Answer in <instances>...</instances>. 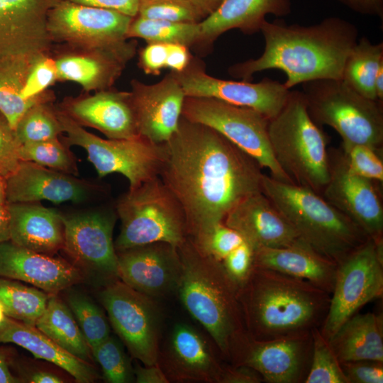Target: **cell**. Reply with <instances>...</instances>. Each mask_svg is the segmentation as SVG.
Returning a JSON list of instances; mask_svg holds the SVG:
<instances>
[{
	"label": "cell",
	"instance_id": "cell-28",
	"mask_svg": "<svg viewBox=\"0 0 383 383\" xmlns=\"http://www.w3.org/2000/svg\"><path fill=\"white\" fill-rule=\"evenodd\" d=\"M291 12V0H223L213 13L200 22L199 46H209L233 29L248 35L257 33L267 15L284 17Z\"/></svg>",
	"mask_w": 383,
	"mask_h": 383
},
{
	"label": "cell",
	"instance_id": "cell-4",
	"mask_svg": "<svg viewBox=\"0 0 383 383\" xmlns=\"http://www.w3.org/2000/svg\"><path fill=\"white\" fill-rule=\"evenodd\" d=\"M177 248L182 264L177 288L181 301L229 361L233 345L247 333L238 287L221 262L200 250L189 237Z\"/></svg>",
	"mask_w": 383,
	"mask_h": 383
},
{
	"label": "cell",
	"instance_id": "cell-30",
	"mask_svg": "<svg viewBox=\"0 0 383 383\" xmlns=\"http://www.w3.org/2000/svg\"><path fill=\"white\" fill-rule=\"evenodd\" d=\"M0 343H12L28 350L38 359L62 368L79 383H90L99 375L91 362L70 353L35 326L8 317L0 327Z\"/></svg>",
	"mask_w": 383,
	"mask_h": 383
},
{
	"label": "cell",
	"instance_id": "cell-47",
	"mask_svg": "<svg viewBox=\"0 0 383 383\" xmlns=\"http://www.w3.org/2000/svg\"><path fill=\"white\" fill-rule=\"evenodd\" d=\"M349 383H382L383 362L355 360L340 362Z\"/></svg>",
	"mask_w": 383,
	"mask_h": 383
},
{
	"label": "cell",
	"instance_id": "cell-29",
	"mask_svg": "<svg viewBox=\"0 0 383 383\" xmlns=\"http://www.w3.org/2000/svg\"><path fill=\"white\" fill-rule=\"evenodd\" d=\"M11 240L24 248L52 255L63 248L62 214L39 202L9 203Z\"/></svg>",
	"mask_w": 383,
	"mask_h": 383
},
{
	"label": "cell",
	"instance_id": "cell-42",
	"mask_svg": "<svg viewBox=\"0 0 383 383\" xmlns=\"http://www.w3.org/2000/svg\"><path fill=\"white\" fill-rule=\"evenodd\" d=\"M138 16L171 22L197 23L206 16L187 0H138Z\"/></svg>",
	"mask_w": 383,
	"mask_h": 383
},
{
	"label": "cell",
	"instance_id": "cell-57",
	"mask_svg": "<svg viewBox=\"0 0 383 383\" xmlns=\"http://www.w3.org/2000/svg\"><path fill=\"white\" fill-rule=\"evenodd\" d=\"M19 379L11 372L5 357L0 353V383H16Z\"/></svg>",
	"mask_w": 383,
	"mask_h": 383
},
{
	"label": "cell",
	"instance_id": "cell-22",
	"mask_svg": "<svg viewBox=\"0 0 383 383\" xmlns=\"http://www.w3.org/2000/svg\"><path fill=\"white\" fill-rule=\"evenodd\" d=\"M55 106L78 125L95 128L109 139L140 135L130 91L111 88L85 92L66 96Z\"/></svg>",
	"mask_w": 383,
	"mask_h": 383
},
{
	"label": "cell",
	"instance_id": "cell-8",
	"mask_svg": "<svg viewBox=\"0 0 383 383\" xmlns=\"http://www.w3.org/2000/svg\"><path fill=\"white\" fill-rule=\"evenodd\" d=\"M115 209L121 222L116 252L155 242L178 247L188 237L182 207L159 177L129 189Z\"/></svg>",
	"mask_w": 383,
	"mask_h": 383
},
{
	"label": "cell",
	"instance_id": "cell-44",
	"mask_svg": "<svg viewBox=\"0 0 383 383\" xmlns=\"http://www.w3.org/2000/svg\"><path fill=\"white\" fill-rule=\"evenodd\" d=\"M244 241L236 231L227 226L224 223H221L193 243L203 252L221 262Z\"/></svg>",
	"mask_w": 383,
	"mask_h": 383
},
{
	"label": "cell",
	"instance_id": "cell-37",
	"mask_svg": "<svg viewBox=\"0 0 383 383\" xmlns=\"http://www.w3.org/2000/svg\"><path fill=\"white\" fill-rule=\"evenodd\" d=\"M14 130L21 145L60 138L64 133L56 107L51 102L31 106L19 119Z\"/></svg>",
	"mask_w": 383,
	"mask_h": 383
},
{
	"label": "cell",
	"instance_id": "cell-20",
	"mask_svg": "<svg viewBox=\"0 0 383 383\" xmlns=\"http://www.w3.org/2000/svg\"><path fill=\"white\" fill-rule=\"evenodd\" d=\"M118 279L152 298L176 290L182 264L177 248L155 242L116 252Z\"/></svg>",
	"mask_w": 383,
	"mask_h": 383
},
{
	"label": "cell",
	"instance_id": "cell-48",
	"mask_svg": "<svg viewBox=\"0 0 383 383\" xmlns=\"http://www.w3.org/2000/svg\"><path fill=\"white\" fill-rule=\"evenodd\" d=\"M167 44L152 43L141 48L138 54V67L147 74L158 75L166 68Z\"/></svg>",
	"mask_w": 383,
	"mask_h": 383
},
{
	"label": "cell",
	"instance_id": "cell-24",
	"mask_svg": "<svg viewBox=\"0 0 383 383\" xmlns=\"http://www.w3.org/2000/svg\"><path fill=\"white\" fill-rule=\"evenodd\" d=\"M9 203H33L48 200L82 203L96 194V185L74 175L55 170L30 161L21 160L6 178Z\"/></svg>",
	"mask_w": 383,
	"mask_h": 383
},
{
	"label": "cell",
	"instance_id": "cell-10",
	"mask_svg": "<svg viewBox=\"0 0 383 383\" xmlns=\"http://www.w3.org/2000/svg\"><path fill=\"white\" fill-rule=\"evenodd\" d=\"M56 110L67 135L61 140L69 147L82 148L99 177L114 172L121 174L128 179L131 189L158 177L162 160V144H155L141 135L103 139Z\"/></svg>",
	"mask_w": 383,
	"mask_h": 383
},
{
	"label": "cell",
	"instance_id": "cell-43",
	"mask_svg": "<svg viewBox=\"0 0 383 383\" xmlns=\"http://www.w3.org/2000/svg\"><path fill=\"white\" fill-rule=\"evenodd\" d=\"M365 145L342 143L341 157L354 173L374 182H383V162L379 152Z\"/></svg>",
	"mask_w": 383,
	"mask_h": 383
},
{
	"label": "cell",
	"instance_id": "cell-12",
	"mask_svg": "<svg viewBox=\"0 0 383 383\" xmlns=\"http://www.w3.org/2000/svg\"><path fill=\"white\" fill-rule=\"evenodd\" d=\"M100 299L130 354L145 365L157 363L161 313L153 298L116 279L101 292Z\"/></svg>",
	"mask_w": 383,
	"mask_h": 383
},
{
	"label": "cell",
	"instance_id": "cell-55",
	"mask_svg": "<svg viewBox=\"0 0 383 383\" xmlns=\"http://www.w3.org/2000/svg\"><path fill=\"white\" fill-rule=\"evenodd\" d=\"M197 7L206 17L213 13L223 0H187Z\"/></svg>",
	"mask_w": 383,
	"mask_h": 383
},
{
	"label": "cell",
	"instance_id": "cell-9",
	"mask_svg": "<svg viewBox=\"0 0 383 383\" xmlns=\"http://www.w3.org/2000/svg\"><path fill=\"white\" fill-rule=\"evenodd\" d=\"M182 116L220 133L267 169L274 179L294 184L274 156L268 135L270 119L258 111L213 98L186 96Z\"/></svg>",
	"mask_w": 383,
	"mask_h": 383
},
{
	"label": "cell",
	"instance_id": "cell-31",
	"mask_svg": "<svg viewBox=\"0 0 383 383\" xmlns=\"http://www.w3.org/2000/svg\"><path fill=\"white\" fill-rule=\"evenodd\" d=\"M340 362H383L382 313H355L328 340Z\"/></svg>",
	"mask_w": 383,
	"mask_h": 383
},
{
	"label": "cell",
	"instance_id": "cell-41",
	"mask_svg": "<svg viewBox=\"0 0 383 383\" xmlns=\"http://www.w3.org/2000/svg\"><path fill=\"white\" fill-rule=\"evenodd\" d=\"M109 383H130L135 380L133 368L121 343L109 335L91 350Z\"/></svg>",
	"mask_w": 383,
	"mask_h": 383
},
{
	"label": "cell",
	"instance_id": "cell-52",
	"mask_svg": "<svg viewBox=\"0 0 383 383\" xmlns=\"http://www.w3.org/2000/svg\"><path fill=\"white\" fill-rule=\"evenodd\" d=\"M355 13L382 18L383 0H336Z\"/></svg>",
	"mask_w": 383,
	"mask_h": 383
},
{
	"label": "cell",
	"instance_id": "cell-54",
	"mask_svg": "<svg viewBox=\"0 0 383 383\" xmlns=\"http://www.w3.org/2000/svg\"><path fill=\"white\" fill-rule=\"evenodd\" d=\"M11 240V214L9 202L0 204V243Z\"/></svg>",
	"mask_w": 383,
	"mask_h": 383
},
{
	"label": "cell",
	"instance_id": "cell-33",
	"mask_svg": "<svg viewBox=\"0 0 383 383\" xmlns=\"http://www.w3.org/2000/svg\"><path fill=\"white\" fill-rule=\"evenodd\" d=\"M382 62L383 43L374 44L362 36L346 59L342 80L360 94L376 100L374 80Z\"/></svg>",
	"mask_w": 383,
	"mask_h": 383
},
{
	"label": "cell",
	"instance_id": "cell-16",
	"mask_svg": "<svg viewBox=\"0 0 383 383\" xmlns=\"http://www.w3.org/2000/svg\"><path fill=\"white\" fill-rule=\"evenodd\" d=\"M132 18L116 10L61 0L48 11L47 28L52 44L101 46L128 39Z\"/></svg>",
	"mask_w": 383,
	"mask_h": 383
},
{
	"label": "cell",
	"instance_id": "cell-59",
	"mask_svg": "<svg viewBox=\"0 0 383 383\" xmlns=\"http://www.w3.org/2000/svg\"><path fill=\"white\" fill-rule=\"evenodd\" d=\"M6 178L0 175V204L6 203Z\"/></svg>",
	"mask_w": 383,
	"mask_h": 383
},
{
	"label": "cell",
	"instance_id": "cell-11",
	"mask_svg": "<svg viewBox=\"0 0 383 383\" xmlns=\"http://www.w3.org/2000/svg\"><path fill=\"white\" fill-rule=\"evenodd\" d=\"M383 293V240L369 238L337 263L328 312L319 328L329 340L339 328Z\"/></svg>",
	"mask_w": 383,
	"mask_h": 383
},
{
	"label": "cell",
	"instance_id": "cell-49",
	"mask_svg": "<svg viewBox=\"0 0 383 383\" xmlns=\"http://www.w3.org/2000/svg\"><path fill=\"white\" fill-rule=\"evenodd\" d=\"M262 377L245 365H223L220 383H260Z\"/></svg>",
	"mask_w": 383,
	"mask_h": 383
},
{
	"label": "cell",
	"instance_id": "cell-32",
	"mask_svg": "<svg viewBox=\"0 0 383 383\" xmlns=\"http://www.w3.org/2000/svg\"><path fill=\"white\" fill-rule=\"evenodd\" d=\"M35 327L63 349L91 362L93 356L70 309L56 295H50Z\"/></svg>",
	"mask_w": 383,
	"mask_h": 383
},
{
	"label": "cell",
	"instance_id": "cell-58",
	"mask_svg": "<svg viewBox=\"0 0 383 383\" xmlns=\"http://www.w3.org/2000/svg\"><path fill=\"white\" fill-rule=\"evenodd\" d=\"M374 87L377 99L383 101V62L381 63L377 72Z\"/></svg>",
	"mask_w": 383,
	"mask_h": 383
},
{
	"label": "cell",
	"instance_id": "cell-38",
	"mask_svg": "<svg viewBox=\"0 0 383 383\" xmlns=\"http://www.w3.org/2000/svg\"><path fill=\"white\" fill-rule=\"evenodd\" d=\"M19 155L21 160L30 161L74 176L78 174L76 157L60 137L22 144Z\"/></svg>",
	"mask_w": 383,
	"mask_h": 383
},
{
	"label": "cell",
	"instance_id": "cell-34",
	"mask_svg": "<svg viewBox=\"0 0 383 383\" xmlns=\"http://www.w3.org/2000/svg\"><path fill=\"white\" fill-rule=\"evenodd\" d=\"M34 57L0 62V112L13 129L26 111L38 104L23 96L28 72Z\"/></svg>",
	"mask_w": 383,
	"mask_h": 383
},
{
	"label": "cell",
	"instance_id": "cell-46",
	"mask_svg": "<svg viewBox=\"0 0 383 383\" xmlns=\"http://www.w3.org/2000/svg\"><path fill=\"white\" fill-rule=\"evenodd\" d=\"M221 262L228 277L239 287L247 280L254 267V250L244 241Z\"/></svg>",
	"mask_w": 383,
	"mask_h": 383
},
{
	"label": "cell",
	"instance_id": "cell-7",
	"mask_svg": "<svg viewBox=\"0 0 383 383\" xmlns=\"http://www.w3.org/2000/svg\"><path fill=\"white\" fill-rule=\"evenodd\" d=\"M301 86L308 112L317 125L332 128L342 143L382 148L383 101L360 94L342 79H316Z\"/></svg>",
	"mask_w": 383,
	"mask_h": 383
},
{
	"label": "cell",
	"instance_id": "cell-60",
	"mask_svg": "<svg viewBox=\"0 0 383 383\" xmlns=\"http://www.w3.org/2000/svg\"><path fill=\"white\" fill-rule=\"evenodd\" d=\"M7 318L4 306L0 301V327L5 323Z\"/></svg>",
	"mask_w": 383,
	"mask_h": 383
},
{
	"label": "cell",
	"instance_id": "cell-14",
	"mask_svg": "<svg viewBox=\"0 0 383 383\" xmlns=\"http://www.w3.org/2000/svg\"><path fill=\"white\" fill-rule=\"evenodd\" d=\"M137 43L128 39L101 46L53 43L57 82L79 84L84 92L112 88L136 53Z\"/></svg>",
	"mask_w": 383,
	"mask_h": 383
},
{
	"label": "cell",
	"instance_id": "cell-53",
	"mask_svg": "<svg viewBox=\"0 0 383 383\" xmlns=\"http://www.w3.org/2000/svg\"><path fill=\"white\" fill-rule=\"evenodd\" d=\"M136 383H169V379L158 362L150 365H137L133 369Z\"/></svg>",
	"mask_w": 383,
	"mask_h": 383
},
{
	"label": "cell",
	"instance_id": "cell-27",
	"mask_svg": "<svg viewBox=\"0 0 383 383\" xmlns=\"http://www.w3.org/2000/svg\"><path fill=\"white\" fill-rule=\"evenodd\" d=\"M254 266L304 279L331 294L337 262L299 240L285 247L255 250Z\"/></svg>",
	"mask_w": 383,
	"mask_h": 383
},
{
	"label": "cell",
	"instance_id": "cell-17",
	"mask_svg": "<svg viewBox=\"0 0 383 383\" xmlns=\"http://www.w3.org/2000/svg\"><path fill=\"white\" fill-rule=\"evenodd\" d=\"M117 213L102 209L65 216L62 250L75 263L114 281L118 279V256L113 241Z\"/></svg>",
	"mask_w": 383,
	"mask_h": 383
},
{
	"label": "cell",
	"instance_id": "cell-45",
	"mask_svg": "<svg viewBox=\"0 0 383 383\" xmlns=\"http://www.w3.org/2000/svg\"><path fill=\"white\" fill-rule=\"evenodd\" d=\"M21 144L15 130L7 118L0 112V175L6 178L18 167L21 159Z\"/></svg>",
	"mask_w": 383,
	"mask_h": 383
},
{
	"label": "cell",
	"instance_id": "cell-3",
	"mask_svg": "<svg viewBox=\"0 0 383 383\" xmlns=\"http://www.w3.org/2000/svg\"><path fill=\"white\" fill-rule=\"evenodd\" d=\"M330 297L308 281L256 266L238 289L246 332L257 340L320 328Z\"/></svg>",
	"mask_w": 383,
	"mask_h": 383
},
{
	"label": "cell",
	"instance_id": "cell-36",
	"mask_svg": "<svg viewBox=\"0 0 383 383\" xmlns=\"http://www.w3.org/2000/svg\"><path fill=\"white\" fill-rule=\"evenodd\" d=\"M48 294L16 280L0 277V301L8 317L35 326L45 309Z\"/></svg>",
	"mask_w": 383,
	"mask_h": 383
},
{
	"label": "cell",
	"instance_id": "cell-15",
	"mask_svg": "<svg viewBox=\"0 0 383 383\" xmlns=\"http://www.w3.org/2000/svg\"><path fill=\"white\" fill-rule=\"evenodd\" d=\"M170 72L186 96L213 98L250 108L268 119L281 111L290 92L283 83L270 78L256 83L216 78L208 74L203 62L194 57L184 70Z\"/></svg>",
	"mask_w": 383,
	"mask_h": 383
},
{
	"label": "cell",
	"instance_id": "cell-21",
	"mask_svg": "<svg viewBox=\"0 0 383 383\" xmlns=\"http://www.w3.org/2000/svg\"><path fill=\"white\" fill-rule=\"evenodd\" d=\"M157 362L170 382L220 383L223 370L204 335L184 323L174 326Z\"/></svg>",
	"mask_w": 383,
	"mask_h": 383
},
{
	"label": "cell",
	"instance_id": "cell-56",
	"mask_svg": "<svg viewBox=\"0 0 383 383\" xmlns=\"http://www.w3.org/2000/svg\"><path fill=\"white\" fill-rule=\"evenodd\" d=\"M31 383H62L64 381L55 374L48 372H36L30 375Z\"/></svg>",
	"mask_w": 383,
	"mask_h": 383
},
{
	"label": "cell",
	"instance_id": "cell-18",
	"mask_svg": "<svg viewBox=\"0 0 383 383\" xmlns=\"http://www.w3.org/2000/svg\"><path fill=\"white\" fill-rule=\"evenodd\" d=\"M330 177L323 197L374 240H383V207L374 181L352 172L340 152L329 153Z\"/></svg>",
	"mask_w": 383,
	"mask_h": 383
},
{
	"label": "cell",
	"instance_id": "cell-1",
	"mask_svg": "<svg viewBox=\"0 0 383 383\" xmlns=\"http://www.w3.org/2000/svg\"><path fill=\"white\" fill-rule=\"evenodd\" d=\"M162 147L158 177L184 212L197 241L244 199L262 192V167L220 133L181 116Z\"/></svg>",
	"mask_w": 383,
	"mask_h": 383
},
{
	"label": "cell",
	"instance_id": "cell-39",
	"mask_svg": "<svg viewBox=\"0 0 383 383\" xmlns=\"http://www.w3.org/2000/svg\"><path fill=\"white\" fill-rule=\"evenodd\" d=\"M311 332L312 353L304 383H349L340 360L319 328Z\"/></svg>",
	"mask_w": 383,
	"mask_h": 383
},
{
	"label": "cell",
	"instance_id": "cell-23",
	"mask_svg": "<svg viewBox=\"0 0 383 383\" xmlns=\"http://www.w3.org/2000/svg\"><path fill=\"white\" fill-rule=\"evenodd\" d=\"M130 91L140 135L155 144L166 143L176 132L186 97L177 80L170 72L155 84L138 79Z\"/></svg>",
	"mask_w": 383,
	"mask_h": 383
},
{
	"label": "cell",
	"instance_id": "cell-2",
	"mask_svg": "<svg viewBox=\"0 0 383 383\" xmlns=\"http://www.w3.org/2000/svg\"><path fill=\"white\" fill-rule=\"evenodd\" d=\"M260 31L265 40L262 55L234 64L228 72L252 82L257 72L279 70L287 77L283 84L288 89L316 79H342L346 59L359 39L357 26L336 16L309 26L265 21Z\"/></svg>",
	"mask_w": 383,
	"mask_h": 383
},
{
	"label": "cell",
	"instance_id": "cell-51",
	"mask_svg": "<svg viewBox=\"0 0 383 383\" xmlns=\"http://www.w3.org/2000/svg\"><path fill=\"white\" fill-rule=\"evenodd\" d=\"M193 57L189 48L181 44H167V58L166 68L171 72H179L190 63Z\"/></svg>",
	"mask_w": 383,
	"mask_h": 383
},
{
	"label": "cell",
	"instance_id": "cell-25",
	"mask_svg": "<svg viewBox=\"0 0 383 383\" xmlns=\"http://www.w3.org/2000/svg\"><path fill=\"white\" fill-rule=\"evenodd\" d=\"M0 277L28 283L49 295H56L82 279L74 265L10 240L0 243Z\"/></svg>",
	"mask_w": 383,
	"mask_h": 383
},
{
	"label": "cell",
	"instance_id": "cell-50",
	"mask_svg": "<svg viewBox=\"0 0 383 383\" xmlns=\"http://www.w3.org/2000/svg\"><path fill=\"white\" fill-rule=\"evenodd\" d=\"M70 2L118 11L131 17L138 13V0H65Z\"/></svg>",
	"mask_w": 383,
	"mask_h": 383
},
{
	"label": "cell",
	"instance_id": "cell-19",
	"mask_svg": "<svg viewBox=\"0 0 383 383\" xmlns=\"http://www.w3.org/2000/svg\"><path fill=\"white\" fill-rule=\"evenodd\" d=\"M61 0H0V62L50 52L48 13Z\"/></svg>",
	"mask_w": 383,
	"mask_h": 383
},
{
	"label": "cell",
	"instance_id": "cell-13",
	"mask_svg": "<svg viewBox=\"0 0 383 383\" xmlns=\"http://www.w3.org/2000/svg\"><path fill=\"white\" fill-rule=\"evenodd\" d=\"M312 353L311 331L267 340L245 333L234 345L229 362L245 365L267 383H302L307 376Z\"/></svg>",
	"mask_w": 383,
	"mask_h": 383
},
{
	"label": "cell",
	"instance_id": "cell-35",
	"mask_svg": "<svg viewBox=\"0 0 383 383\" xmlns=\"http://www.w3.org/2000/svg\"><path fill=\"white\" fill-rule=\"evenodd\" d=\"M200 23H179L133 17L126 37L139 38L148 43L181 44L188 48L199 46Z\"/></svg>",
	"mask_w": 383,
	"mask_h": 383
},
{
	"label": "cell",
	"instance_id": "cell-26",
	"mask_svg": "<svg viewBox=\"0 0 383 383\" xmlns=\"http://www.w3.org/2000/svg\"><path fill=\"white\" fill-rule=\"evenodd\" d=\"M223 223L236 231L254 250L285 247L300 240L292 226L262 192L239 202L229 211Z\"/></svg>",
	"mask_w": 383,
	"mask_h": 383
},
{
	"label": "cell",
	"instance_id": "cell-6",
	"mask_svg": "<svg viewBox=\"0 0 383 383\" xmlns=\"http://www.w3.org/2000/svg\"><path fill=\"white\" fill-rule=\"evenodd\" d=\"M268 135L276 161L294 183L321 195L330 177L328 137L311 118L301 91L290 90L269 120Z\"/></svg>",
	"mask_w": 383,
	"mask_h": 383
},
{
	"label": "cell",
	"instance_id": "cell-40",
	"mask_svg": "<svg viewBox=\"0 0 383 383\" xmlns=\"http://www.w3.org/2000/svg\"><path fill=\"white\" fill-rule=\"evenodd\" d=\"M67 303L91 351L110 335L108 321L102 310L82 294H70Z\"/></svg>",
	"mask_w": 383,
	"mask_h": 383
},
{
	"label": "cell",
	"instance_id": "cell-5",
	"mask_svg": "<svg viewBox=\"0 0 383 383\" xmlns=\"http://www.w3.org/2000/svg\"><path fill=\"white\" fill-rule=\"evenodd\" d=\"M262 192L301 240L337 263L369 238L344 213L311 189L264 174Z\"/></svg>",
	"mask_w": 383,
	"mask_h": 383
}]
</instances>
